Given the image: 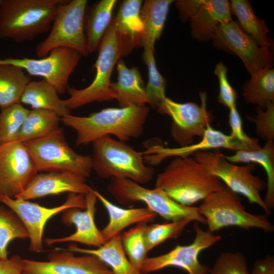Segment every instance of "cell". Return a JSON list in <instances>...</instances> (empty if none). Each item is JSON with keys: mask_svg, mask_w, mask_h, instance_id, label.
<instances>
[{"mask_svg": "<svg viewBox=\"0 0 274 274\" xmlns=\"http://www.w3.org/2000/svg\"><path fill=\"white\" fill-rule=\"evenodd\" d=\"M87 0L67 1L59 8L48 36L36 48L39 58L47 56L57 48H67L81 56L89 54L84 25Z\"/></svg>", "mask_w": 274, "mask_h": 274, "instance_id": "30bf717a", "label": "cell"}, {"mask_svg": "<svg viewBox=\"0 0 274 274\" xmlns=\"http://www.w3.org/2000/svg\"><path fill=\"white\" fill-rule=\"evenodd\" d=\"M199 95L200 106L192 102H177L166 97L157 110L172 118L171 135L180 147L192 144L194 136L201 138L213 119L212 112L207 109L206 93Z\"/></svg>", "mask_w": 274, "mask_h": 274, "instance_id": "7c38bea8", "label": "cell"}, {"mask_svg": "<svg viewBox=\"0 0 274 274\" xmlns=\"http://www.w3.org/2000/svg\"><path fill=\"white\" fill-rule=\"evenodd\" d=\"M86 208L67 209L62 212V222L66 226L74 225L76 231L68 236L59 238H47L44 240L46 245L64 242H76L98 248L106 242L101 231L97 227L94 216L96 211L97 198L92 190L84 195Z\"/></svg>", "mask_w": 274, "mask_h": 274, "instance_id": "ac0fdd59", "label": "cell"}, {"mask_svg": "<svg viewBox=\"0 0 274 274\" xmlns=\"http://www.w3.org/2000/svg\"><path fill=\"white\" fill-rule=\"evenodd\" d=\"M195 236L189 245H177L168 252L152 257H147L140 271L144 274L154 272L169 266L182 268L189 274H209L211 268L198 260L200 253L221 239L209 230L204 231L195 221Z\"/></svg>", "mask_w": 274, "mask_h": 274, "instance_id": "4fadbf2b", "label": "cell"}, {"mask_svg": "<svg viewBox=\"0 0 274 274\" xmlns=\"http://www.w3.org/2000/svg\"><path fill=\"white\" fill-rule=\"evenodd\" d=\"M0 202L12 210L24 225L29 239L30 252L43 251V233L47 222L54 215L73 208H86L84 195L68 193L66 201L53 208H47L28 200H18L0 195Z\"/></svg>", "mask_w": 274, "mask_h": 274, "instance_id": "8fae6325", "label": "cell"}, {"mask_svg": "<svg viewBox=\"0 0 274 274\" xmlns=\"http://www.w3.org/2000/svg\"><path fill=\"white\" fill-rule=\"evenodd\" d=\"M172 0H146L141 8L144 25L142 47L154 51L156 41L161 36Z\"/></svg>", "mask_w": 274, "mask_h": 274, "instance_id": "83f0119b", "label": "cell"}, {"mask_svg": "<svg viewBox=\"0 0 274 274\" xmlns=\"http://www.w3.org/2000/svg\"><path fill=\"white\" fill-rule=\"evenodd\" d=\"M204 0H179L176 6L182 20H187L193 17L203 4Z\"/></svg>", "mask_w": 274, "mask_h": 274, "instance_id": "7bdbcfd3", "label": "cell"}, {"mask_svg": "<svg viewBox=\"0 0 274 274\" xmlns=\"http://www.w3.org/2000/svg\"><path fill=\"white\" fill-rule=\"evenodd\" d=\"M225 158L231 163H257L264 169L267 178V191L263 199L268 210L274 207V143L273 140L266 141L263 147L256 150L237 151Z\"/></svg>", "mask_w": 274, "mask_h": 274, "instance_id": "4316f807", "label": "cell"}, {"mask_svg": "<svg viewBox=\"0 0 274 274\" xmlns=\"http://www.w3.org/2000/svg\"><path fill=\"white\" fill-rule=\"evenodd\" d=\"M192 155L211 174L223 181L227 187L245 196L250 203L259 205L267 215L270 214L260 195L266 183L253 174L255 169L253 163L233 164L218 151H199Z\"/></svg>", "mask_w": 274, "mask_h": 274, "instance_id": "9c48e42d", "label": "cell"}, {"mask_svg": "<svg viewBox=\"0 0 274 274\" xmlns=\"http://www.w3.org/2000/svg\"><path fill=\"white\" fill-rule=\"evenodd\" d=\"M81 56L74 50L61 47L52 50L43 58H5L0 59V64L19 66L29 76L43 77L56 89L58 93L62 94L66 91L70 76Z\"/></svg>", "mask_w": 274, "mask_h": 274, "instance_id": "5bb4252c", "label": "cell"}, {"mask_svg": "<svg viewBox=\"0 0 274 274\" xmlns=\"http://www.w3.org/2000/svg\"><path fill=\"white\" fill-rule=\"evenodd\" d=\"M98 49V56L94 64L96 74L91 83L83 89L69 86L66 89L70 97L64 99V102L70 111L92 102L115 99L110 88V79L121 53L113 20L106 31Z\"/></svg>", "mask_w": 274, "mask_h": 274, "instance_id": "52a82bcc", "label": "cell"}, {"mask_svg": "<svg viewBox=\"0 0 274 274\" xmlns=\"http://www.w3.org/2000/svg\"><path fill=\"white\" fill-rule=\"evenodd\" d=\"M256 114L254 116H247L249 120L255 123L257 135L262 140L267 141L274 139V104L269 102L265 110L258 107L255 110Z\"/></svg>", "mask_w": 274, "mask_h": 274, "instance_id": "ab89813d", "label": "cell"}, {"mask_svg": "<svg viewBox=\"0 0 274 274\" xmlns=\"http://www.w3.org/2000/svg\"><path fill=\"white\" fill-rule=\"evenodd\" d=\"M61 118L55 112L43 109H32L24 121L15 142H25L41 139L62 128Z\"/></svg>", "mask_w": 274, "mask_h": 274, "instance_id": "f1b7e54d", "label": "cell"}, {"mask_svg": "<svg viewBox=\"0 0 274 274\" xmlns=\"http://www.w3.org/2000/svg\"><path fill=\"white\" fill-rule=\"evenodd\" d=\"M231 14L234 15L242 29L252 38L261 47L269 48L273 41L267 36L269 32L264 20L254 13L247 0H232L229 2Z\"/></svg>", "mask_w": 274, "mask_h": 274, "instance_id": "f546056e", "label": "cell"}, {"mask_svg": "<svg viewBox=\"0 0 274 274\" xmlns=\"http://www.w3.org/2000/svg\"><path fill=\"white\" fill-rule=\"evenodd\" d=\"M107 189L120 204L144 202L151 211L170 222L188 218L206 224L197 207L180 204L157 188L148 189L128 179H111Z\"/></svg>", "mask_w": 274, "mask_h": 274, "instance_id": "8992f818", "label": "cell"}, {"mask_svg": "<svg viewBox=\"0 0 274 274\" xmlns=\"http://www.w3.org/2000/svg\"><path fill=\"white\" fill-rule=\"evenodd\" d=\"M38 171L24 143L12 142L0 146V195L15 198Z\"/></svg>", "mask_w": 274, "mask_h": 274, "instance_id": "2e32d148", "label": "cell"}, {"mask_svg": "<svg viewBox=\"0 0 274 274\" xmlns=\"http://www.w3.org/2000/svg\"><path fill=\"white\" fill-rule=\"evenodd\" d=\"M197 208L212 233L229 226L258 228L267 232L274 229L266 215L248 212L237 194L226 186L209 194Z\"/></svg>", "mask_w": 274, "mask_h": 274, "instance_id": "5b68a950", "label": "cell"}, {"mask_svg": "<svg viewBox=\"0 0 274 274\" xmlns=\"http://www.w3.org/2000/svg\"><path fill=\"white\" fill-rule=\"evenodd\" d=\"M22 258L19 255L0 259V274H22Z\"/></svg>", "mask_w": 274, "mask_h": 274, "instance_id": "ee69618b", "label": "cell"}, {"mask_svg": "<svg viewBox=\"0 0 274 274\" xmlns=\"http://www.w3.org/2000/svg\"><path fill=\"white\" fill-rule=\"evenodd\" d=\"M214 74L219 81L218 102L229 109L236 106L237 93L228 81L226 65L223 62L217 63L215 67Z\"/></svg>", "mask_w": 274, "mask_h": 274, "instance_id": "60d3db41", "label": "cell"}, {"mask_svg": "<svg viewBox=\"0 0 274 274\" xmlns=\"http://www.w3.org/2000/svg\"><path fill=\"white\" fill-rule=\"evenodd\" d=\"M212 40L217 48L237 55L251 75L261 69L272 68V51L260 47L236 22L231 20L219 26Z\"/></svg>", "mask_w": 274, "mask_h": 274, "instance_id": "9a60e30c", "label": "cell"}, {"mask_svg": "<svg viewBox=\"0 0 274 274\" xmlns=\"http://www.w3.org/2000/svg\"><path fill=\"white\" fill-rule=\"evenodd\" d=\"M86 178L66 171L37 174L25 190L15 198L28 200L68 192L85 195L92 190Z\"/></svg>", "mask_w": 274, "mask_h": 274, "instance_id": "d6986e66", "label": "cell"}, {"mask_svg": "<svg viewBox=\"0 0 274 274\" xmlns=\"http://www.w3.org/2000/svg\"><path fill=\"white\" fill-rule=\"evenodd\" d=\"M30 81L31 78L20 67L0 64L1 109L20 104L23 91Z\"/></svg>", "mask_w": 274, "mask_h": 274, "instance_id": "1f68e13d", "label": "cell"}, {"mask_svg": "<svg viewBox=\"0 0 274 274\" xmlns=\"http://www.w3.org/2000/svg\"><path fill=\"white\" fill-rule=\"evenodd\" d=\"M143 59L148 72V81L145 87L148 104L157 110L166 97V80L157 70L154 50L144 49Z\"/></svg>", "mask_w": 274, "mask_h": 274, "instance_id": "d590c367", "label": "cell"}, {"mask_svg": "<svg viewBox=\"0 0 274 274\" xmlns=\"http://www.w3.org/2000/svg\"><path fill=\"white\" fill-rule=\"evenodd\" d=\"M39 172L66 171L85 178L92 170L90 155L78 154L69 146L62 129L24 143Z\"/></svg>", "mask_w": 274, "mask_h": 274, "instance_id": "ba28073f", "label": "cell"}, {"mask_svg": "<svg viewBox=\"0 0 274 274\" xmlns=\"http://www.w3.org/2000/svg\"><path fill=\"white\" fill-rule=\"evenodd\" d=\"M189 20L194 39L199 42L212 40L219 26L232 20L229 2L204 0L197 13Z\"/></svg>", "mask_w": 274, "mask_h": 274, "instance_id": "7402d4cb", "label": "cell"}, {"mask_svg": "<svg viewBox=\"0 0 274 274\" xmlns=\"http://www.w3.org/2000/svg\"><path fill=\"white\" fill-rule=\"evenodd\" d=\"M228 123L231 129L230 135L244 146L247 151L256 150L261 147L257 139L250 138L244 132L242 119L236 106L229 109Z\"/></svg>", "mask_w": 274, "mask_h": 274, "instance_id": "b9f144b4", "label": "cell"}, {"mask_svg": "<svg viewBox=\"0 0 274 274\" xmlns=\"http://www.w3.org/2000/svg\"><path fill=\"white\" fill-rule=\"evenodd\" d=\"M56 89L46 80L30 81L26 85L20 103L32 109H43L55 112L59 117L71 114L64 100L59 98Z\"/></svg>", "mask_w": 274, "mask_h": 274, "instance_id": "484cf974", "label": "cell"}, {"mask_svg": "<svg viewBox=\"0 0 274 274\" xmlns=\"http://www.w3.org/2000/svg\"><path fill=\"white\" fill-rule=\"evenodd\" d=\"M30 111L20 103L14 104L1 109L0 146L15 141Z\"/></svg>", "mask_w": 274, "mask_h": 274, "instance_id": "8d00e7d4", "label": "cell"}, {"mask_svg": "<svg viewBox=\"0 0 274 274\" xmlns=\"http://www.w3.org/2000/svg\"><path fill=\"white\" fill-rule=\"evenodd\" d=\"M210 274H250L245 256L240 252H226L221 254Z\"/></svg>", "mask_w": 274, "mask_h": 274, "instance_id": "f35d334b", "label": "cell"}, {"mask_svg": "<svg viewBox=\"0 0 274 274\" xmlns=\"http://www.w3.org/2000/svg\"><path fill=\"white\" fill-rule=\"evenodd\" d=\"M141 0H126L120 7L114 21L121 56L142 47L144 25L141 16Z\"/></svg>", "mask_w": 274, "mask_h": 274, "instance_id": "44dd1931", "label": "cell"}, {"mask_svg": "<svg viewBox=\"0 0 274 274\" xmlns=\"http://www.w3.org/2000/svg\"><path fill=\"white\" fill-rule=\"evenodd\" d=\"M68 0H0V39L20 43L50 30Z\"/></svg>", "mask_w": 274, "mask_h": 274, "instance_id": "3957f363", "label": "cell"}, {"mask_svg": "<svg viewBox=\"0 0 274 274\" xmlns=\"http://www.w3.org/2000/svg\"><path fill=\"white\" fill-rule=\"evenodd\" d=\"M147 224L145 222L138 223L121 234V240L126 255L131 265L140 271L148 253L144 235Z\"/></svg>", "mask_w": 274, "mask_h": 274, "instance_id": "e575fe53", "label": "cell"}, {"mask_svg": "<svg viewBox=\"0 0 274 274\" xmlns=\"http://www.w3.org/2000/svg\"><path fill=\"white\" fill-rule=\"evenodd\" d=\"M150 108L147 105L107 108L87 116L68 115L61 121L77 133V146H85L106 135H113L126 142L143 133Z\"/></svg>", "mask_w": 274, "mask_h": 274, "instance_id": "6da1fadb", "label": "cell"}, {"mask_svg": "<svg viewBox=\"0 0 274 274\" xmlns=\"http://www.w3.org/2000/svg\"><path fill=\"white\" fill-rule=\"evenodd\" d=\"M28 238V232L17 215L0 204V259L8 258V246L12 241Z\"/></svg>", "mask_w": 274, "mask_h": 274, "instance_id": "836d02e7", "label": "cell"}, {"mask_svg": "<svg viewBox=\"0 0 274 274\" xmlns=\"http://www.w3.org/2000/svg\"><path fill=\"white\" fill-rule=\"evenodd\" d=\"M93 192L109 216L107 224L100 230L106 241L132 224L152 222L156 217L157 215L148 208H123L113 203L96 190L93 189Z\"/></svg>", "mask_w": 274, "mask_h": 274, "instance_id": "cb8c5ba5", "label": "cell"}, {"mask_svg": "<svg viewBox=\"0 0 274 274\" xmlns=\"http://www.w3.org/2000/svg\"><path fill=\"white\" fill-rule=\"evenodd\" d=\"M192 221L191 219L186 218L169 223L147 224L144 235L147 252L167 239L178 237Z\"/></svg>", "mask_w": 274, "mask_h": 274, "instance_id": "74e56055", "label": "cell"}, {"mask_svg": "<svg viewBox=\"0 0 274 274\" xmlns=\"http://www.w3.org/2000/svg\"><path fill=\"white\" fill-rule=\"evenodd\" d=\"M116 0H101L96 3L86 17V44L88 54L96 51L112 20Z\"/></svg>", "mask_w": 274, "mask_h": 274, "instance_id": "4dcf8cb0", "label": "cell"}, {"mask_svg": "<svg viewBox=\"0 0 274 274\" xmlns=\"http://www.w3.org/2000/svg\"><path fill=\"white\" fill-rule=\"evenodd\" d=\"M118 79L110 88L120 107L143 106L148 100L141 74L136 67L128 68L122 60L117 63Z\"/></svg>", "mask_w": 274, "mask_h": 274, "instance_id": "603a6c76", "label": "cell"}, {"mask_svg": "<svg viewBox=\"0 0 274 274\" xmlns=\"http://www.w3.org/2000/svg\"><path fill=\"white\" fill-rule=\"evenodd\" d=\"M92 144V169L99 178L128 179L141 185L153 178L154 167L146 165L142 153L124 142L106 135Z\"/></svg>", "mask_w": 274, "mask_h": 274, "instance_id": "277c9868", "label": "cell"}, {"mask_svg": "<svg viewBox=\"0 0 274 274\" xmlns=\"http://www.w3.org/2000/svg\"><path fill=\"white\" fill-rule=\"evenodd\" d=\"M225 185L193 157H176L159 173L155 188L190 207Z\"/></svg>", "mask_w": 274, "mask_h": 274, "instance_id": "7a4b0ae2", "label": "cell"}, {"mask_svg": "<svg viewBox=\"0 0 274 274\" xmlns=\"http://www.w3.org/2000/svg\"><path fill=\"white\" fill-rule=\"evenodd\" d=\"M22 274H113L97 257L84 254L75 256L65 248L51 250L46 261L22 259Z\"/></svg>", "mask_w": 274, "mask_h": 274, "instance_id": "e0dca14e", "label": "cell"}, {"mask_svg": "<svg viewBox=\"0 0 274 274\" xmlns=\"http://www.w3.org/2000/svg\"><path fill=\"white\" fill-rule=\"evenodd\" d=\"M221 148L235 152L239 150L247 151L244 146L230 134L227 135L215 129L210 125L204 131L201 140L197 143L175 148H164L161 145H155L143 153L150 154L146 158L151 165H152L160 163L167 157L190 156L199 151Z\"/></svg>", "mask_w": 274, "mask_h": 274, "instance_id": "ffe728a7", "label": "cell"}, {"mask_svg": "<svg viewBox=\"0 0 274 274\" xmlns=\"http://www.w3.org/2000/svg\"><path fill=\"white\" fill-rule=\"evenodd\" d=\"M65 249L74 253L97 257L110 267L113 274H144L136 269L129 262L123 248L120 233L96 249L82 248L75 244H70Z\"/></svg>", "mask_w": 274, "mask_h": 274, "instance_id": "d4e9b609", "label": "cell"}, {"mask_svg": "<svg viewBox=\"0 0 274 274\" xmlns=\"http://www.w3.org/2000/svg\"><path fill=\"white\" fill-rule=\"evenodd\" d=\"M250 274H274L273 257L267 255L263 259L257 260Z\"/></svg>", "mask_w": 274, "mask_h": 274, "instance_id": "f6af8a7d", "label": "cell"}, {"mask_svg": "<svg viewBox=\"0 0 274 274\" xmlns=\"http://www.w3.org/2000/svg\"><path fill=\"white\" fill-rule=\"evenodd\" d=\"M243 96L248 103L265 108L274 101V70L261 69L251 75L243 86Z\"/></svg>", "mask_w": 274, "mask_h": 274, "instance_id": "d6a6232c", "label": "cell"}]
</instances>
